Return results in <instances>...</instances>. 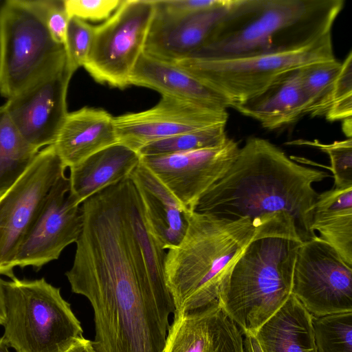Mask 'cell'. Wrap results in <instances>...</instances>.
Returning a JSON list of instances; mask_svg holds the SVG:
<instances>
[{"label":"cell","instance_id":"cell-5","mask_svg":"<svg viewBox=\"0 0 352 352\" xmlns=\"http://www.w3.org/2000/svg\"><path fill=\"white\" fill-rule=\"evenodd\" d=\"M344 3L343 0H239L208 42L191 55L230 56L307 44L331 33Z\"/></svg>","mask_w":352,"mask_h":352},{"label":"cell","instance_id":"cell-8","mask_svg":"<svg viewBox=\"0 0 352 352\" xmlns=\"http://www.w3.org/2000/svg\"><path fill=\"white\" fill-rule=\"evenodd\" d=\"M66 62L56 42L28 0L0 6V94L8 99Z\"/></svg>","mask_w":352,"mask_h":352},{"label":"cell","instance_id":"cell-22","mask_svg":"<svg viewBox=\"0 0 352 352\" xmlns=\"http://www.w3.org/2000/svg\"><path fill=\"white\" fill-rule=\"evenodd\" d=\"M300 69L280 78L258 96L234 109L269 130L298 120L306 115Z\"/></svg>","mask_w":352,"mask_h":352},{"label":"cell","instance_id":"cell-23","mask_svg":"<svg viewBox=\"0 0 352 352\" xmlns=\"http://www.w3.org/2000/svg\"><path fill=\"white\" fill-rule=\"evenodd\" d=\"M311 316L292 294L254 336L263 352H316Z\"/></svg>","mask_w":352,"mask_h":352},{"label":"cell","instance_id":"cell-3","mask_svg":"<svg viewBox=\"0 0 352 352\" xmlns=\"http://www.w3.org/2000/svg\"><path fill=\"white\" fill-rule=\"evenodd\" d=\"M255 228L223 282L217 302L243 334L252 335L292 294L297 253L303 242L294 219L285 212Z\"/></svg>","mask_w":352,"mask_h":352},{"label":"cell","instance_id":"cell-25","mask_svg":"<svg viewBox=\"0 0 352 352\" xmlns=\"http://www.w3.org/2000/svg\"><path fill=\"white\" fill-rule=\"evenodd\" d=\"M311 230L352 266V187H333L318 194Z\"/></svg>","mask_w":352,"mask_h":352},{"label":"cell","instance_id":"cell-30","mask_svg":"<svg viewBox=\"0 0 352 352\" xmlns=\"http://www.w3.org/2000/svg\"><path fill=\"white\" fill-rule=\"evenodd\" d=\"M292 145H307L318 148L326 153L330 159L329 170L333 173L334 188L352 187V140L351 138L323 144L318 140H295Z\"/></svg>","mask_w":352,"mask_h":352},{"label":"cell","instance_id":"cell-9","mask_svg":"<svg viewBox=\"0 0 352 352\" xmlns=\"http://www.w3.org/2000/svg\"><path fill=\"white\" fill-rule=\"evenodd\" d=\"M153 13V0H124L104 22L94 26L83 67L96 81L119 89L130 85Z\"/></svg>","mask_w":352,"mask_h":352},{"label":"cell","instance_id":"cell-21","mask_svg":"<svg viewBox=\"0 0 352 352\" xmlns=\"http://www.w3.org/2000/svg\"><path fill=\"white\" fill-rule=\"evenodd\" d=\"M129 84L213 110L223 111L228 108L220 97L186 70L144 52L131 75Z\"/></svg>","mask_w":352,"mask_h":352},{"label":"cell","instance_id":"cell-39","mask_svg":"<svg viewBox=\"0 0 352 352\" xmlns=\"http://www.w3.org/2000/svg\"><path fill=\"white\" fill-rule=\"evenodd\" d=\"M0 352H10L9 346L3 336L0 338Z\"/></svg>","mask_w":352,"mask_h":352},{"label":"cell","instance_id":"cell-6","mask_svg":"<svg viewBox=\"0 0 352 352\" xmlns=\"http://www.w3.org/2000/svg\"><path fill=\"white\" fill-rule=\"evenodd\" d=\"M336 58L329 33L294 47L222 56L191 55L174 64L214 92L228 107L234 108L292 72Z\"/></svg>","mask_w":352,"mask_h":352},{"label":"cell","instance_id":"cell-10","mask_svg":"<svg viewBox=\"0 0 352 352\" xmlns=\"http://www.w3.org/2000/svg\"><path fill=\"white\" fill-rule=\"evenodd\" d=\"M67 167L53 144L41 149L19 179L0 196V276L10 279L14 259L23 238Z\"/></svg>","mask_w":352,"mask_h":352},{"label":"cell","instance_id":"cell-26","mask_svg":"<svg viewBox=\"0 0 352 352\" xmlns=\"http://www.w3.org/2000/svg\"><path fill=\"white\" fill-rule=\"evenodd\" d=\"M38 151L20 133L5 105L0 106V196L24 173Z\"/></svg>","mask_w":352,"mask_h":352},{"label":"cell","instance_id":"cell-29","mask_svg":"<svg viewBox=\"0 0 352 352\" xmlns=\"http://www.w3.org/2000/svg\"><path fill=\"white\" fill-rule=\"evenodd\" d=\"M316 352H352V312L311 316Z\"/></svg>","mask_w":352,"mask_h":352},{"label":"cell","instance_id":"cell-37","mask_svg":"<svg viewBox=\"0 0 352 352\" xmlns=\"http://www.w3.org/2000/svg\"><path fill=\"white\" fill-rule=\"evenodd\" d=\"M244 352H263L256 338L252 334H243Z\"/></svg>","mask_w":352,"mask_h":352},{"label":"cell","instance_id":"cell-19","mask_svg":"<svg viewBox=\"0 0 352 352\" xmlns=\"http://www.w3.org/2000/svg\"><path fill=\"white\" fill-rule=\"evenodd\" d=\"M118 143L113 117L102 109L85 107L68 113L53 146L69 168Z\"/></svg>","mask_w":352,"mask_h":352},{"label":"cell","instance_id":"cell-7","mask_svg":"<svg viewBox=\"0 0 352 352\" xmlns=\"http://www.w3.org/2000/svg\"><path fill=\"white\" fill-rule=\"evenodd\" d=\"M3 338L16 352H66L82 338L59 287L44 278L4 280Z\"/></svg>","mask_w":352,"mask_h":352},{"label":"cell","instance_id":"cell-36","mask_svg":"<svg viewBox=\"0 0 352 352\" xmlns=\"http://www.w3.org/2000/svg\"><path fill=\"white\" fill-rule=\"evenodd\" d=\"M66 352H96V351L94 347L93 342L82 337L78 339Z\"/></svg>","mask_w":352,"mask_h":352},{"label":"cell","instance_id":"cell-27","mask_svg":"<svg viewBox=\"0 0 352 352\" xmlns=\"http://www.w3.org/2000/svg\"><path fill=\"white\" fill-rule=\"evenodd\" d=\"M226 124H219L151 142L138 153L140 156L182 153L223 145L229 138Z\"/></svg>","mask_w":352,"mask_h":352},{"label":"cell","instance_id":"cell-4","mask_svg":"<svg viewBox=\"0 0 352 352\" xmlns=\"http://www.w3.org/2000/svg\"><path fill=\"white\" fill-rule=\"evenodd\" d=\"M188 226L181 241L168 250L165 278L175 314L218 302L223 282L252 240L248 219L231 220L186 211Z\"/></svg>","mask_w":352,"mask_h":352},{"label":"cell","instance_id":"cell-35","mask_svg":"<svg viewBox=\"0 0 352 352\" xmlns=\"http://www.w3.org/2000/svg\"><path fill=\"white\" fill-rule=\"evenodd\" d=\"M232 0H162L153 1L154 6L174 14L193 13L229 4Z\"/></svg>","mask_w":352,"mask_h":352},{"label":"cell","instance_id":"cell-18","mask_svg":"<svg viewBox=\"0 0 352 352\" xmlns=\"http://www.w3.org/2000/svg\"><path fill=\"white\" fill-rule=\"evenodd\" d=\"M129 179L139 194L144 218L153 236L165 250L177 245L187 229L188 210L141 161Z\"/></svg>","mask_w":352,"mask_h":352},{"label":"cell","instance_id":"cell-16","mask_svg":"<svg viewBox=\"0 0 352 352\" xmlns=\"http://www.w3.org/2000/svg\"><path fill=\"white\" fill-rule=\"evenodd\" d=\"M239 1L189 14L170 13L154 6L144 53L171 63L188 57L208 42Z\"/></svg>","mask_w":352,"mask_h":352},{"label":"cell","instance_id":"cell-20","mask_svg":"<svg viewBox=\"0 0 352 352\" xmlns=\"http://www.w3.org/2000/svg\"><path fill=\"white\" fill-rule=\"evenodd\" d=\"M140 162L137 151L118 143L69 168V197L77 205L129 178Z\"/></svg>","mask_w":352,"mask_h":352},{"label":"cell","instance_id":"cell-1","mask_svg":"<svg viewBox=\"0 0 352 352\" xmlns=\"http://www.w3.org/2000/svg\"><path fill=\"white\" fill-rule=\"evenodd\" d=\"M83 226L65 276L94 313L96 352H162L169 327L157 305L120 197L82 207Z\"/></svg>","mask_w":352,"mask_h":352},{"label":"cell","instance_id":"cell-13","mask_svg":"<svg viewBox=\"0 0 352 352\" xmlns=\"http://www.w3.org/2000/svg\"><path fill=\"white\" fill-rule=\"evenodd\" d=\"M239 146L229 138L219 146L170 154L140 156L182 207L195 211L210 188L230 168Z\"/></svg>","mask_w":352,"mask_h":352},{"label":"cell","instance_id":"cell-15","mask_svg":"<svg viewBox=\"0 0 352 352\" xmlns=\"http://www.w3.org/2000/svg\"><path fill=\"white\" fill-rule=\"evenodd\" d=\"M227 110L218 111L168 96L154 107L113 117L118 143L138 151L162 139L206 126L226 124Z\"/></svg>","mask_w":352,"mask_h":352},{"label":"cell","instance_id":"cell-38","mask_svg":"<svg viewBox=\"0 0 352 352\" xmlns=\"http://www.w3.org/2000/svg\"><path fill=\"white\" fill-rule=\"evenodd\" d=\"M4 280L0 278V325H3L5 321V302H4Z\"/></svg>","mask_w":352,"mask_h":352},{"label":"cell","instance_id":"cell-24","mask_svg":"<svg viewBox=\"0 0 352 352\" xmlns=\"http://www.w3.org/2000/svg\"><path fill=\"white\" fill-rule=\"evenodd\" d=\"M126 208L131 228L141 250L157 305L164 319L168 322L169 316L174 314L175 307L166 283V252L148 230L140 197L129 178Z\"/></svg>","mask_w":352,"mask_h":352},{"label":"cell","instance_id":"cell-32","mask_svg":"<svg viewBox=\"0 0 352 352\" xmlns=\"http://www.w3.org/2000/svg\"><path fill=\"white\" fill-rule=\"evenodd\" d=\"M94 26L76 17H70L63 43L71 72L83 67L92 43Z\"/></svg>","mask_w":352,"mask_h":352},{"label":"cell","instance_id":"cell-31","mask_svg":"<svg viewBox=\"0 0 352 352\" xmlns=\"http://www.w3.org/2000/svg\"><path fill=\"white\" fill-rule=\"evenodd\" d=\"M352 116V52L341 62L324 115L329 121L345 120Z\"/></svg>","mask_w":352,"mask_h":352},{"label":"cell","instance_id":"cell-12","mask_svg":"<svg viewBox=\"0 0 352 352\" xmlns=\"http://www.w3.org/2000/svg\"><path fill=\"white\" fill-rule=\"evenodd\" d=\"M69 178L62 176L47 194L31 228L21 243L14 267L36 271L57 260L63 250L76 243L81 233V205L70 198Z\"/></svg>","mask_w":352,"mask_h":352},{"label":"cell","instance_id":"cell-40","mask_svg":"<svg viewBox=\"0 0 352 352\" xmlns=\"http://www.w3.org/2000/svg\"><path fill=\"white\" fill-rule=\"evenodd\" d=\"M0 3H1V1H0Z\"/></svg>","mask_w":352,"mask_h":352},{"label":"cell","instance_id":"cell-11","mask_svg":"<svg viewBox=\"0 0 352 352\" xmlns=\"http://www.w3.org/2000/svg\"><path fill=\"white\" fill-rule=\"evenodd\" d=\"M292 295L313 316L352 312V266L318 236L300 246Z\"/></svg>","mask_w":352,"mask_h":352},{"label":"cell","instance_id":"cell-14","mask_svg":"<svg viewBox=\"0 0 352 352\" xmlns=\"http://www.w3.org/2000/svg\"><path fill=\"white\" fill-rule=\"evenodd\" d=\"M73 74L66 60L4 104L20 133L38 151L55 142L69 113L67 94Z\"/></svg>","mask_w":352,"mask_h":352},{"label":"cell","instance_id":"cell-28","mask_svg":"<svg viewBox=\"0 0 352 352\" xmlns=\"http://www.w3.org/2000/svg\"><path fill=\"white\" fill-rule=\"evenodd\" d=\"M340 66L341 62L336 58L300 69L306 115H325L333 85Z\"/></svg>","mask_w":352,"mask_h":352},{"label":"cell","instance_id":"cell-33","mask_svg":"<svg viewBox=\"0 0 352 352\" xmlns=\"http://www.w3.org/2000/svg\"><path fill=\"white\" fill-rule=\"evenodd\" d=\"M44 22L54 40L63 45L70 16L64 0H28Z\"/></svg>","mask_w":352,"mask_h":352},{"label":"cell","instance_id":"cell-2","mask_svg":"<svg viewBox=\"0 0 352 352\" xmlns=\"http://www.w3.org/2000/svg\"><path fill=\"white\" fill-rule=\"evenodd\" d=\"M329 175L298 164L267 140L248 138L226 174L203 195L196 212L231 220L248 219L256 228L280 212L294 219L304 241L311 230L318 194L313 187Z\"/></svg>","mask_w":352,"mask_h":352},{"label":"cell","instance_id":"cell-17","mask_svg":"<svg viewBox=\"0 0 352 352\" xmlns=\"http://www.w3.org/2000/svg\"><path fill=\"white\" fill-rule=\"evenodd\" d=\"M162 352H244L243 334L215 303L174 313Z\"/></svg>","mask_w":352,"mask_h":352},{"label":"cell","instance_id":"cell-34","mask_svg":"<svg viewBox=\"0 0 352 352\" xmlns=\"http://www.w3.org/2000/svg\"><path fill=\"white\" fill-rule=\"evenodd\" d=\"M70 17L81 20H107L119 7L122 0H64Z\"/></svg>","mask_w":352,"mask_h":352}]
</instances>
